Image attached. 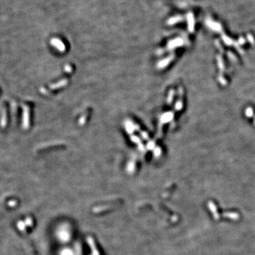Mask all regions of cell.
<instances>
[{"instance_id":"cell-1","label":"cell","mask_w":255,"mask_h":255,"mask_svg":"<svg viewBox=\"0 0 255 255\" xmlns=\"http://www.w3.org/2000/svg\"><path fill=\"white\" fill-rule=\"evenodd\" d=\"M183 44V40L182 38H176V39H174L169 42V43L167 45V49L168 50H172L174 49L176 47L181 46Z\"/></svg>"},{"instance_id":"cell-2","label":"cell","mask_w":255,"mask_h":255,"mask_svg":"<svg viewBox=\"0 0 255 255\" xmlns=\"http://www.w3.org/2000/svg\"><path fill=\"white\" fill-rule=\"evenodd\" d=\"M178 94H179L180 99L178 100V101L176 102V104H175V110L176 111H180L182 109V106H183V102H182V100H181L182 95H183V89L181 87H179V89H178Z\"/></svg>"},{"instance_id":"cell-3","label":"cell","mask_w":255,"mask_h":255,"mask_svg":"<svg viewBox=\"0 0 255 255\" xmlns=\"http://www.w3.org/2000/svg\"><path fill=\"white\" fill-rule=\"evenodd\" d=\"M217 62H218L219 70H220V75H223V72L225 71V64H224V61H223L222 56L220 55L217 56Z\"/></svg>"},{"instance_id":"cell-4","label":"cell","mask_w":255,"mask_h":255,"mask_svg":"<svg viewBox=\"0 0 255 255\" xmlns=\"http://www.w3.org/2000/svg\"><path fill=\"white\" fill-rule=\"evenodd\" d=\"M52 44L54 46H55L58 50H60L61 51H63L65 50V45L63 44V43L62 41H60L59 39H57V38H54V39L52 40Z\"/></svg>"},{"instance_id":"cell-5","label":"cell","mask_w":255,"mask_h":255,"mask_svg":"<svg viewBox=\"0 0 255 255\" xmlns=\"http://www.w3.org/2000/svg\"><path fill=\"white\" fill-rule=\"evenodd\" d=\"M174 117V114L172 112H168V113H166L162 116L161 118V121L162 123H165L169 122V121H172V119Z\"/></svg>"},{"instance_id":"cell-6","label":"cell","mask_w":255,"mask_h":255,"mask_svg":"<svg viewBox=\"0 0 255 255\" xmlns=\"http://www.w3.org/2000/svg\"><path fill=\"white\" fill-rule=\"evenodd\" d=\"M174 54H172V55L169 56L167 58H166V59H165V60H163L162 61H161L160 63V65H159V67H161V68H162V67H166V66H167V65H168V64H169V63L173 60V59H174Z\"/></svg>"},{"instance_id":"cell-7","label":"cell","mask_w":255,"mask_h":255,"mask_svg":"<svg viewBox=\"0 0 255 255\" xmlns=\"http://www.w3.org/2000/svg\"><path fill=\"white\" fill-rule=\"evenodd\" d=\"M181 18L180 17H174V18H172L170 19L168 21V24H170V25H172V24H174V23H176L178 21H179L181 20Z\"/></svg>"},{"instance_id":"cell-8","label":"cell","mask_w":255,"mask_h":255,"mask_svg":"<svg viewBox=\"0 0 255 255\" xmlns=\"http://www.w3.org/2000/svg\"><path fill=\"white\" fill-rule=\"evenodd\" d=\"M174 96V90H171L169 91V96H168V99H167V102H168V104H170L172 101V99H173V97Z\"/></svg>"},{"instance_id":"cell-9","label":"cell","mask_w":255,"mask_h":255,"mask_svg":"<svg viewBox=\"0 0 255 255\" xmlns=\"http://www.w3.org/2000/svg\"><path fill=\"white\" fill-rule=\"evenodd\" d=\"M246 116L247 117H252L254 114V111H253V109L251 108V107H248L247 109H246L245 111Z\"/></svg>"},{"instance_id":"cell-10","label":"cell","mask_w":255,"mask_h":255,"mask_svg":"<svg viewBox=\"0 0 255 255\" xmlns=\"http://www.w3.org/2000/svg\"><path fill=\"white\" fill-rule=\"evenodd\" d=\"M218 80H219V81H220V83L222 84L223 85H225V84H227V81H226V79H225V77L223 76V75H219V76H218Z\"/></svg>"},{"instance_id":"cell-11","label":"cell","mask_w":255,"mask_h":255,"mask_svg":"<svg viewBox=\"0 0 255 255\" xmlns=\"http://www.w3.org/2000/svg\"><path fill=\"white\" fill-rule=\"evenodd\" d=\"M227 55H228V57H229L232 60H233V61H235L236 62L237 61V58L235 57V55H234V54H232V53H230V52H228L227 53Z\"/></svg>"},{"instance_id":"cell-12","label":"cell","mask_w":255,"mask_h":255,"mask_svg":"<svg viewBox=\"0 0 255 255\" xmlns=\"http://www.w3.org/2000/svg\"><path fill=\"white\" fill-rule=\"evenodd\" d=\"M254 125H255V118H254Z\"/></svg>"}]
</instances>
